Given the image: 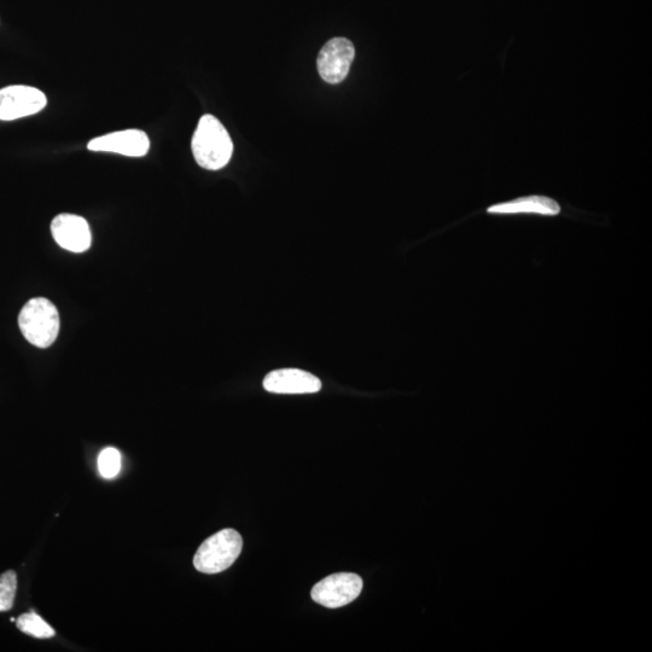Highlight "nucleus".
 I'll return each mask as SVG.
<instances>
[{"label":"nucleus","mask_w":652,"mask_h":652,"mask_svg":"<svg viewBox=\"0 0 652 652\" xmlns=\"http://www.w3.org/2000/svg\"><path fill=\"white\" fill-rule=\"evenodd\" d=\"M355 50L351 40L331 39L323 46L318 56L320 77L328 84H340L347 78L354 60Z\"/></svg>","instance_id":"6"},{"label":"nucleus","mask_w":652,"mask_h":652,"mask_svg":"<svg viewBox=\"0 0 652 652\" xmlns=\"http://www.w3.org/2000/svg\"><path fill=\"white\" fill-rule=\"evenodd\" d=\"M48 104L36 87L14 85L0 90V121H14L42 112Z\"/></svg>","instance_id":"5"},{"label":"nucleus","mask_w":652,"mask_h":652,"mask_svg":"<svg viewBox=\"0 0 652 652\" xmlns=\"http://www.w3.org/2000/svg\"><path fill=\"white\" fill-rule=\"evenodd\" d=\"M489 214H537L555 217L561 213V207L555 200L545 196L521 197L514 201L498 203L488 208Z\"/></svg>","instance_id":"10"},{"label":"nucleus","mask_w":652,"mask_h":652,"mask_svg":"<svg viewBox=\"0 0 652 652\" xmlns=\"http://www.w3.org/2000/svg\"><path fill=\"white\" fill-rule=\"evenodd\" d=\"M87 149L128 157H143L149 153L150 139L147 133L141 130H125L91 139Z\"/></svg>","instance_id":"8"},{"label":"nucleus","mask_w":652,"mask_h":652,"mask_svg":"<svg viewBox=\"0 0 652 652\" xmlns=\"http://www.w3.org/2000/svg\"><path fill=\"white\" fill-rule=\"evenodd\" d=\"M98 469L104 479H114L121 470V453L114 447L104 448L98 457Z\"/></svg>","instance_id":"12"},{"label":"nucleus","mask_w":652,"mask_h":652,"mask_svg":"<svg viewBox=\"0 0 652 652\" xmlns=\"http://www.w3.org/2000/svg\"><path fill=\"white\" fill-rule=\"evenodd\" d=\"M243 549L241 534L235 529H223L212 535L197 550L194 566L200 573L218 574L229 569Z\"/></svg>","instance_id":"3"},{"label":"nucleus","mask_w":652,"mask_h":652,"mask_svg":"<svg viewBox=\"0 0 652 652\" xmlns=\"http://www.w3.org/2000/svg\"><path fill=\"white\" fill-rule=\"evenodd\" d=\"M191 149L202 168L218 171L230 162L234 143L224 125L215 116L207 114L202 116L197 125Z\"/></svg>","instance_id":"1"},{"label":"nucleus","mask_w":652,"mask_h":652,"mask_svg":"<svg viewBox=\"0 0 652 652\" xmlns=\"http://www.w3.org/2000/svg\"><path fill=\"white\" fill-rule=\"evenodd\" d=\"M17 590V575L14 570H8L0 575V613L14 607Z\"/></svg>","instance_id":"13"},{"label":"nucleus","mask_w":652,"mask_h":652,"mask_svg":"<svg viewBox=\"0 0 652 652\" xmlns=\"http://www.w3.org/2000/svg\"><path fill=\"white\" fill-rule=\"evenodd\" d=\"M363 591V579L353 573H339L328 576L314 585L311 597L314 602L325 608L346 607L360 596Z\"/></svg>","instance_id":"4"},{"label":"nucleus","mask_w":652,"mask_h":652,"mask_svg":"<svg viewBox=\"0 0 652 652\" xmlns=\"http://www.w3.org/2000/svg\"><path fill=\"white\" fill-rule=\"evenodd\" d=\"M17 628L23 633L38 639H49L55 636L54 628L36 613L23 614L16 621Z\"/></svg>","instance_id":"11"},{"label":"nucleus","mask_w":652,"mask_h":652,"mask_svg":"<svg viewBox=\"0 0 652 652\" xmlns=\"http://www.w3.org/2000/svg\"><path fill=\"white\" fill-rule=\"evenodd\" d=\"M51 234L58 246L72 253L89 250L92 235L89 223L79 215L60 214L52 220Z\"/></svg>","instance_id":"7"},{"label":"nucleus","mask_w":652,"mask_h":652,"mask_svg":"<svg viewBox=\"0 0 652 652\" xmlns=\"http://www.w3.org/2000/svg\"><path fill=\"white\" fill-rule=\"evenodd\" d=\"M266 392L275 394H313L322 389V382L310 372L299 369H282L265 377Z\"/></svg>","instance_id":"9"},{"label":"nucleus","mask_w":652,"mask_h":652,"mask_svg":"<svg viewBox=\"0 0 652 652\" xmlns=\"http://www.w3.org/2000/svg\"><path fill=\"white\" fill-rule=\"evenodd\" d=\"M19 326L25 339L38 348L54 345L60 333V314L45 298L29 300L19 314Z\"/></svg>","instance_id":"2"}]
</instances>
